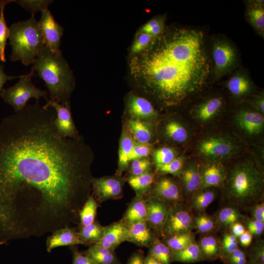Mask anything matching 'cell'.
Masks as SVG:
<instances>
[{"instance_id": "cell-18", "label": "cell", "mask_w": 264, "mask_h": 264, "mask_svg": "<svg viewBox=\"0 0 264 264\" xmlns=\"http://www.w3.org/2000/svg\"><path fill=\"white\" fill-rule=\"evenodd\" d=\"M126 107L133 119L155 120L158 116L157 111L149 100L134 94L128 97Z\"/></svg>"}, {"instance_id": "cell-49", "label": "cell", "mask_w": 264, "mask_h": 264, "mask_svg": "<svg viewBox=\"0 0 264 264\" xmlns=\"http://www.w3.org/2000/svg\"><path fill=\"white\" fill-rule=\"evenodd\" d=\"M152 150V146L148 144H135L130 154L129 161L144 158L147 157Z\"/></svg>"}, {"instance_id": "cell-11", "label": "cell", "mask_w": 264, "mask_h": 264, "mask_svg": "<svg viewBox=\"0 0 264 264\" xmlns=\"http://www.w3.org/2000/svg\"><path fill=\"white\" fill-rule=\"evenodd\" d=\"M38 24L45 46L54 52L60 50L64 28L56 21L49 10L42 11Z\"/></svg>"}, {"instance_id": "cell-15", "label": "cell", "mask_w": 264, "mask_h": 264, "mask_svg": "<svg viewBox=\"0 0 264 264\" xmlns=\"http://www.w3.org/2000/svg\"><path fill=\"white\" fill-rule=\"evenodd\" d=\"M235 122L240 130L251 136L258 135L264 130V114L255 110H240L235 116Z\"/></svg>"}, {"instance_id": "cell-42", "label": "cell", "mask_w": 264, "mask_h": 264, "mask_svg": "<svg viewBox=\"0 0 264 264\" xmlns=\"http://www.w3.org/2000/svg\"><path fill=\"white\" fill-rule=\"evenodd\" d=\"M153 157L155 166L163 165L171 162L177 157V153L172 148L163 147L154 152Z\"/></svg>"}, {"instance_id": "cell-4", "label": "cell", "mask_w": 264, "mask_h": 264, "mask_svg": "<svg viewBox=\"0 0 264 264\" xmlns=\"http://www.w3.org/2000/svg\"><path fill=\"white\" fill-rule=\"evenodd\" d=\"M264 176L250 160L241 161L227 172L224 182L226 199L234 205L243 206L256 202L262 198Z\"/></svg>"}, {"instance_id": "cell-21", "label": "cell", "mask_w": 264, "mask_h": 264, "mask_svg": "<svg viewBox=\"0 0 264 264\" xmlns=\"http://www.w3.org/2000/svg\"><path fill=\"white\" fill-rule=\"evenodd\" d=\"M224 105L221 97H211L197 105L192 111L193 117L200 123H207L215 118Z\"/></svg>"}, {"instance_id": "cell-26", "label": "cell", "mask_w": 264, "mask_h": 264, "mask_svg": "<svg viewBox=\"0 0 264 264\" xmlns=\"http://www.w3.org/2000/svg\"><path fill=\"white\" fill-rule=\"evenodd\" d=\"M155 181V174L148 172L138 176H131L128 182L135 191L136 196L145 197L148 195Z\"/></svg>"}, {"instance_id": "cell-9", "label": "cell", "mask_w": 264, "mask_h": 264, "mask_svg": "<svg viewBox=\"0 0 264 264\" xmlns=\"http://www.w3.org/2000/svg\"><path fill=\"white\" fill-rule=\"evenodd\" d=\"M212 58L214 62L213 72L217 79L222 77L235 66L237 60V53L227 41L218 39L212 45Z\"/></svg>"}, {"instance_id": "cell-28", "label": "cell", "mask_w": 264, "mask_h": 264, "mask_svg": "<svg viewBox=\"0 0 264 264\" xmlns=\"http://www.w3.org/2000/svg\"><path fill=\"white\" fill-rule=\"evenodd\" d=\"M264 1L251 2L247 9L246 16L250 24L263 37L264 34Z\"/></svg>"}, {"instance_id": "cell-44", "label": "cell", "mask_w": 264, "mask_h": 264, "mask_svg": "<svg viewBox=\"0 0 264 264\" xmlns=\"http://www.w3.org/2000/svg\"><path fill=\"white\" fill-rule=\"evenodd\" d=\"M239 248L237 238L231 233L223 234L220 242V257L221 259Z\"/></svg>"}, {"instance_id": "cell-13", "label": "cell", "mask_w": 264, "mask_h": 264, "mask_svg": "<svg viewBox=\"0 0 264 264\" xmlns=\"http://www.w3.org/2000/svg\"><path fill=\"white\" fill-rule=\"evenodd\" d=\"M148 195L160 198L170 204L182 202L183 199L180 184L175 179L167 176L154 181Z\"/></svg>"}, {"instance_id": "cell-47", "label": "cell", "mask_w": 264, "mask_h": 264, "mask_svg": "<svg viewBox=\"0 0 264 264\" xmlns=\"http://www.w3.org/2000/svg\"><path fill=\"white\" fill-rule=\"evenodd\" d=\"M151 164L149 160L144 158L132 161L130 172L131 176H138L151 172Z\"/></svg>"}, {"instance_id": "cell-51", "label": "cell", "mask_w": 264, "mask_h": 264, "mask_svg": "<svg viewBox=\"0 0 264 264\" xmlns=\"http://www.w3.org/2000/svg\"><path fill=\"white\" fill-rule=\"evenodd\" d=\"M72 264H97L90 258L79 251L75 246H71Z\"/></svg>"}, {"instance_id": "cell-35", "label": "cell", "mask_w": 264, "mask_h": 264, "mask_svg": "<svg viewBox=\"0 0 264 264\" xmlns=\"http://www.w3.org/2000/svg\"><path fill=\"white\" fill-rule=\"evenodd\" d=\"M164 132L169 139L177 143H183L188 137V132L186 128L175 120H170L166 124Z\"/></svg>"}, {"instance_id": "cell-52", "label": "cell", "mask_w": 264, "mask_h": 264, "mask_svg": "<svg viewBox=\"0 0 264 264\" xmlns=\"http://www.w3.org/2000/svg\"><path fill=\"white\" fill-rule=\"evenodd\" d=\"M249 211L254 219L264 222V202L253 204L250 207Z\"/></svg>"}, {"instance_id": "cell-16", "label": "cell", "mask_w": 264, "mask_h": 264, "mask_svg": "<svg viewBox=\"0 0 264 264\" xmlns=\"http://www.w3.org/2000/svg\"><path fill=\"white\" fill-rule=\"evenodd\" d=\"M227 172L220 162H207L200 165V184L198 190L222 187Z\"/></svg>"}, {"instance_id": "cell-27", "label": "cell", "mask_w": 264, "mask_h": 264, "mask_svg": "<svg viewBox=\"0 0 264 264\" xmlns=\"http://www.w3.org/2000/svg\"><path fill=\"white\" fill-rule=\"evenodd\" d=\"M104 230V226L95 220L91 224L79 227L78 236L83 244L93 245L101 241Z\"/></svg>"}, {"instance_id": "cell-36", "label": "cell", "mask_w": 264, "mask_h": 264, "mask_svg": "<svg viewBox=\"0 0 264 264\" xmlns=\"http://www.w3.org/2000/svg\"><path fill=\"white\" fill-rule=\"evenodd\" d=\"M148 254L155 258L162 264H172L173 262L172 251L158 237L154 243L149 247Z\"/></svg>"}, {"instance_id": "cell-50", "label": "cell", "mask_w": 264, "mask_h": 264, "mask_svg": "<svg viewBox=\"0 0 264 264\" xmlns=\"http://www.w3.org/2000/svg\"><path fill=\"white\" fill-rule=\"evenodd\" d=\"M246 228L253 236H260L264 230V222L260 221L254 219L246 221Z\"/></svg>"}, {"instance_id": "cell-54", "label": "cell", "mask_w": 264, "mask_h": 264, "mask_svg": "<svg viewBox=\"0 0 264 264\" xmlns=\"http://www.w3.org/2000/svg\"><path fill=\"white\" fill-rule=\"evenodd\" d=\"M144 260V252L139 249L132 254L126 264H145Z\"/></svg>"}, {"instance_id": "cell-23", "label": "cell", "mask_w": 264, "mask_h": 264, "mask_svg": "<svg viewBox=\"0 0 264 264\" xmlns=\"http://www.w3.org/2000/svg\"><path fill=\"white\" fill-rule=\"evenodd\" d=\"M147 208L145 197L135 196L129 203L122 220L128 225L145 221Z\"/></svg>"}, {"instance_id": "cell-48", "label": "cell", "mask_w": 264, "mask_h": 264, "mask_svg": "<svg viewBox=\"0 0 264 264\" xmlns=\"http://www.w3.org/2000/svg\"><path fill=\"white\" fill-rule=\"evenodd\" d=\"M264 264V244L262 240L258 241L250 249L248 260Z\"/></svg>"}, {"instance_id": "cell-14", "label": "cell", "mask_w": 264, "mask_h": 264, "mask_svg": "<svg viewBox=\"0 0 264 264\" xmlns=\"http://www.w3.org/2000/svg\"><path fill=\"white\" fill-rule=\"evenodd\" d=\"M146 208V223L156 234L163 225L170 208V204L166 201L152 196L145 197Z\"/></svg>"}, {"instance_id": "cell-7", "label": "cell", "mask_w": 264, "mask_h": 264, "mask_svg": "<svg viewBox=\"0 0 264 264\" xmlns=\"http://www.w3.org/2000/svg\"><path fill=\"white\" fill-rule=\"evenodd\" d=\"M36 76L32 68L30 72L22 75L19 81L13 86L3 89L0 96L3 100L14 109L15 112L21 110L27 105V102L34 98L39 100L41 97L47 99L48 92L36 87L31 81Z\"/></svg>"}, {"instance_id": "cell-55", "label": "cell", "mask_w": 264, "mask_h": 264, "mask_svg": "<svg viewBox=\"0 0 264 264\" xmlns=\"http://www.w3.org/2000/svg\"><path fill=\"white\" fill-rule=\"evenodd\" d=\"M253 235L246 230L245 232L239 237V242L241 245L243 247L249 246L252 241Z\"/></svg>"}, {"instance_id": "cell-22", "label": "cell", "mask_w": 264, "mask_h": 264, "mask_svg": "<svg viewBox=\"0 0 264 264\" xmlns=\"http://www.w3.org/2000/svg\"><path fill=\"white\" fill-rule=\"evenodd\" d=\"M157 237L145 221L128 225L127 242L144 247H149Z\"/></svg>"}, {"instance_id": "cell-2", "label": "cell", "mask_w": 264, "mask_h": 264, "mask_svg": "<svg viewBox=\"0 0 264 264\" xmlns=\"http://www.w3.org/2000/svg\"><path fill=\"white\" fill-rule=\"evenodd\" d=\"M136 82L161 106H178L201 91L211 72L204 34L200 30H165L149 48L132 57Z\"/></svg>"}, {"instance_id": "cell-57", "label": "cell", "mask_w": 264, "mask_h": 264, "mask_svg": "<svg viewBox=\"0 0 264 264\" xmlns=\"http://www.w3.org/2000/svg\"><path fill=\"white\" fill-rule=\"evenodd\" d=\"M231 233L237 238L242 235L246 230L245 227L240 221L235 222L230 226Z\"/></svg>"}, {"instance_id": "cell-39", "label": "cell", "mask_w": 264, "mask_h": 264, "mask_svg": "<svg viewBox=\"0 0 264 264\" xmlns=\"http://www.w3.org/2000/svg\"><path fill=\"white\" fill-rule=\"evenodd\" d=\"M163 242L171 250L172 253L179 251L195 241L192 233H185L172 235L163 239Z\"/></svg>"}, {"instance_id": "cell-33", "label": "cell", "mask_w": 264, "mask_h": 264, "mask_svg": "<svg viewBox=\"0 0 264 264\" xmlns=\"http://www.w3.org/2000/svg\"><path fill=\"white\" fill-rule=\"evenodd\" d=\"M215 197V192L210 188L198 190L190 198V206L195 211L202 212L214 201Z\"/></svg>"}, {"instance_id": "cell-60", "label": "cell", "mask_w": 264, "mask_h": 264, "mask_svg": "<svg viewBox=\"0 0 264 264\" xmlns=\"http://www.w3.org/2000/svg\"><path fill=\"white\" fill-rule=\"evenodd\" d=\"M3 244H4V243H2V242H0V245Z\"/></svg>"}, {"instance_id": "cell-46", "label": "cell", "mask_w": 264, "mask_h": 264, "mask_svg": "<svg viewBox=\"0 0 264 264\" xmlns=\"http://www.w3.org/2000/svg\"><path fill=\"white\" fill-rule=\"evenodd\" d=\"M20 5L29 11L32 15L38 11H43L48 9V6L53 1L50 0H15Z\"/></svg>"}, {"instance_id": "cell-53", "label": "cell", "mask_w": 264, "mask_h": 264, "mask_svg": "<svg viewBox=\"0 0 264 264\" xmlns=\"http://www.w3.org/2000/svg\"><path fill=\"white\" fill-rule=\"evenodd\" d=\"M249 104L254 108L255 110L264 114V96L263 92L250 100Z\"/></svg>"}, {"instance_id": "cell-1", "label": "cell", "mask_w": 264, "mask_h": 264, "mask_svg": "<svg viewBox=\"0 0 264 264\" xmlns=\"http://www.w3.org/2000/svg\"><path fill=\"white\" fill-rule=\"evenodd\" d=\"M56 112L26 105L0 123V242L79 223L91 190L92 154L57 132Z\"/></svg>"}, {"instance_id": "cell-5", "label": "cell", "mask_w": 264, "mask_h": 264, "mask_svg": "<svg viewBox=\"0 0 264 264\" xmlns=\"http://www.w3.org/2000/svg\"><path fill=\"white\" fill-rule=\"evenodd\" d=\"M9 29L11 61H20L25 66L33 64L45 44L34 15L13 23Z\"/></svg>"}, {"instance_id": "cell-41", "label": "cell", "mask_w": 264, "mask_h": 264, "mask_svg": "<svg viewBox=\"0 0 264 264\" xmlns=\"http://www.w3.org/2000/svg\"><path fill=\"white\" fill-rule=\"evenodd\" d=\"M164 31L165 18L163 16L153 18L142 25L138 30L155 39L162 34Z\"/></svg>"}, {"instance_id": "cell-34", "label": "cell", "mask_w": 264, "mask_h": 264, "mask_svg": "<svg viewBox=\"0 0 264 264\" xmlns=\"http://www.w3.org/2000/svg\"><path fill=\"white\" fill-rule=\"evenodd\" d=\"M99 203L90 195L79 212V227L88 225L95 220Z\"/></svg>"}, {"instance_id": "cell-38", "label": "cell", "mask_w": 264, "mask_h": 264, "mask_svg": "<svg viewBox=\"0 0 264 264\" xmlns=\"http://www.w3.org/2000/svg\"><path fill=\"white\" fill-rule=\"evenodd\" d=\"M15 0H0V60L3 63L6 62L5 49L10 35V29L5 20L4 10L7 4Z\"/></svg>"}, {"instance_id": "cell-8", "label": "cell", "mask_w": 264, "mask_h": 264, "mask_svg": "<svg viewBox=\"0 0 264 264\" xmlns=\"http://www.w3.org/2000/svg\"><path fill=\"white\" fill-rule=\"evenodd\" d=\"M196 229L193 217L182 202L170 204L166 220L157 235L162 239L180 234L191 233Z\"/></svg>"}, {"instance_id": "cell-56", "label": "cell", "mask_w": 264, "mask_h": 264, "mask_svg": "<svg viewBox=\"0 0 264 264\" xmlns=\"http://www.w3.org/2000/svg\"><path fill=\"white\" fill-rule=\"evenodd\" d=\"M4 65H0V95L3 89V87L4 84L8 80H10L13 79L20 78L21 75L19 76H9L5 73L4 71Z\"/></svg>"}, {"instance_id": "cell-3", "label": "cell", "mask_w": 264, "mask_h": 264, "mask_svg": "<svg viewBox=\"0 0 264 264\" xmlns=\"http://www.w3.org/2000/svg\"><path fill=\"white\" fill-rule=\"evenodd\" d=\"M32 68L44 82L50 100L66 104L74 88L73 72L62 51L54 52L43 46Z\"/></svg>"}, {"instance_id": "cell-29", "label": "cell", "mask_w": 264, "mask_h": 264, "mask_svg": "<svg viewBox=\"0 0 264 264\" xmlns=\"http://www.w3.org/2000/svg\"><path fill=\"white\" fill-rule=\"evenodd\" d=\"M128 126L132 138L138 143L148 144L150 142L153 133L148 123L141 120L132 119L129 121Z\"/></svg>"}, {"instance_id": "cell-43", "label": "cell", "mask_w": 264, "mask_h": 264, "mask_svg": "<svg viewBox=\"0 0 264 264\" xmlns=\"http://www.w3.org/2000/svg\"><path fill=\"white\" fill-rule=\"evenodd\" d=\"M185 158L183 156L176 157L171 162L163 165H157L156 170L161 174H171L175 176H179L182 170Z\"/></svg>"}, {"instance_id": "cell-40", "label": "cell", "mask_w": 264, "mask_h": 264, "mask_svg": "<svg viewBox=\"0 0 264 264\" xmlns=\"http://www.w3.org/2000/svg\"><path fill=\"white\" fill-rule=\"evenodd\" d=\"M155 38L145 33L137 31L130 50L131 57L140 55L148 50Z\"/></svg>"}, {"instance_id": "cell-25", "label": "cell", "mask_w": 264, "mask_h": 264, "mask_svg": "<svg viewBox=\"0 0 264 264\" xmlns=\"http://www.w3.org/2000/svg\"><path fill=\"white\" fill-rule=\"evenodd\" d=\"M227 87L235 97L241 98L248 95L252 90V85L249 79L242 72L234 74L228 80Z\"/></svg>"}, {"instance_id": "cell-58", "label": "cell", "mask_w": 264, "mask_h": 264, "mask_svg": "<svg viewBox=\"0 0 264 264\" xmlns=\"http://www.w3.org/2000/svg\"><path fill=\"white\" fill-rule=\"evenodd\" d=\"M144 263L145 264H162L157 259L149 254L145 257Z\"/></svg>"}, {"instance_id": "cell-10", "label": "cell", "mask_w": 264, "mask_h": 264, "mask_svg": "<svg viewBox=\"0 0 264 264\" xmlns=\"http://www.w3.org/2000/svg\"><path fill=\"white\" fill-rule=\"evenodd\" d=\"M124 181L118 176L92 177L91 181L93 196L98 203L110 199L121 198L123 195Z\"/></svg>"}, {"instance_id": "cell-30", "label": "cell", "mask_w": 264, "mask_h": 264, "mask_svg": "<svg viewBox=\"0 0 264 264\" xmlns=\"http://www.w3.org/2000/svg\"><path fill=\"white\" fill-rule=\"evenodd\" d=\"M134 144V139L131 134L124 132L121 138L119 146L117 171L118 175H121L127 169L130 162V155Z\"/></svg>"}, {"instance_id": "cell-6", "label": "cell", "mask_w": 264, "mask_h": 264, "mask_svg": "<svg viewBox=\"0 0 264 264\" xmlns=\"http://www.w3.org/2000/svg\"><path fill=\"white\" fill-rule=\"evenodd\" d=\"M240 149L238 142L231 136L217 135L200 140L197 153L207 162H220L237 154Z\"/></svg>"}, {"instance_id": "cell-31", "label": "cell", "mask_w": 264, "mask_h": 264, "mask_svg": "<svg viewBox=\"0 0 264 264\" xmlns=\"http://www.w3.org/2000/svg\"><path fill=\"white\" fill-rule=\"evenodd\" d=\"M203 261L199 245L195 241L184 249L173 253V262L189 264Z\"/></svg>"}, {"instance_id": "cell-17", "label": "cell", "mask_w": 264, "mask_h": 264, "mask_svg": "<svg viewBox=\"0 0 264 264\" xmlns=\"http://www.w3.org/2000/svg\"><path fill=\"white\" fill-rule=\"evenodd\" d=\"M128 225L121 219L104 226L103 237L95 244L114 250L122 242H127Z\"/></svg>"}, {"instance_id": "cell-59", "label": "cell", "mask_w": 264, "mask_h": 264, "mask_svg": "<svg viewBox=\"0 0 264 264\" xmlns=\"http://www.w3.org/2000/svg\"><path fill=\"white\" fill-rule=\"evenodd\" d=\"M246 264H262L258 262H254L247 261Z\"/></svg>"}, {"instance_id": "cell-20", "label": "cell", "mask_w": 264, "mask_h": 264, "mask_svg": "<svg viewBox=\"0 0 264 264\" xmlns=\"http://www.w3.org/2000/svg\"><path fill=\"white\" fill-rule=\"evenodd\" d=\"M83 244L78 236L77 228L66 226L52 233L46 241V249L48 252L55 248Z\"/></svg>"}, {"instance_id": "cell-24", "label": "cell", "mask_w": 264, "mask_h": 264, "mask_svg": "<svg viewBox=\"0 0 264 264\" xmlns=\"http://www.w3.org/2000/svg\"><path fill=\"white\" fill-rule=\"evenodd\" d=\"M82 252L97 264H121L113 250L95 244Z\"/></svg>"}, {"instance_id": "cell-19", "label": "cell", "mask_w": 264, "mask_h": 264, "mask_svg": "<svg viewBox=\"0 0 264 264\" xmlns=\"http://www.w3.org/2000/svg\"><path fill=\"white\" fill-rule=\"evenodd\" d=\"M200 165L190 162L183 166L179 176L183 197L191 198L199 189L200 184Z\"/></svg>"}, {"instance_id": "cell-12", "label": "cell", "mask_w": 264, "mask_h": 264, "mask_svg": "<svg viewBox=\"0 0 264 264\" xmlns=\"http://www.w3.org/2000/svg\"><path fill=\"white\" fill-rule=\"evenodd\" d=\"M46 100L47 102L44 106L51 107L56 112L54 125L58 133L63 137L80 138L72 118L69 102L61 104L49 99Z\"/></svg>"}, {"instance_id": "cell-37", "label": "cell", "mask_w": 264, "mask_h": 264, "mask_svg": "<svg viewBox=\"0 0 264 264\" xmlns=\"http://www.w3.org/2000/svg\"><path fill=\"white\" fill-rule=\"evenodd\" d=\"M217 222L223 228L230 227L235 222L240 221L243 216L234 207L226 206L222 208L216 215Z\"/></svg>"}, {"instance_id": "cell-45", "label": "cell", "mask_w": 264, "mask_h": 264, "mask_svg": "<svg viewBox=\"0 0 264 264\" xmlns=\"http://www.w3.org/2000/svg\"><path fill=\"white\" fill-rule=\"evenodd\" d=\"M195 228L202 234L212 232L215 228V223L213 219L209 215L202 214L193 217Z\"/></svg>"}, {"instance_id": "cell-32", "label": "cell", "mask_w": 264, "mask_h": 264, "mask_svg": "<svg viewBox=\"0 0 264 264\" xmlns=\"http://www.w3.org/2000/svg\"><path fill=\"white\" fill-rule=\"evenodd\" d=\"M204 260L212 261L220 257V242L211 235L202 237L198 243Z\"/></svg>"}]
</instances>
